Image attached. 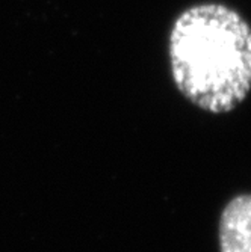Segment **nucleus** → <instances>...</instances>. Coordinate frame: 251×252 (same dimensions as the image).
<instances>
[{
  "instance_id": "nucleus-1",
  "label": "nucleus",
  "mask_w": 251,
  "mask_h": 252,
  "mask_svg": "<svg viewBox=\"0 0 251 252\" xmlns=\"http://www.w3.org/2000/svg\"><path fill=\"white\" fill-rule=\"evenodd\" d=\"M170 62L189 101L212 113L230 112L251 89V28L224 5L191 6L173 25Z\"/></svg>"
},
{
  "instance_id": "nucleus-2",
  "label": "nucleus",
  "mask_w": 251,
  "mask_h": 252,
  "mask_svg": "<svg viewBox=\"0 0 251 252\" xmlns=\"http://www.w3.org/2000/svg\"><path fill=\"white\" fill-rule=\"evenodd\" d=\"M221 252H251V195L233 198L221 215Z\"/></svg>"
}]
</instances>
